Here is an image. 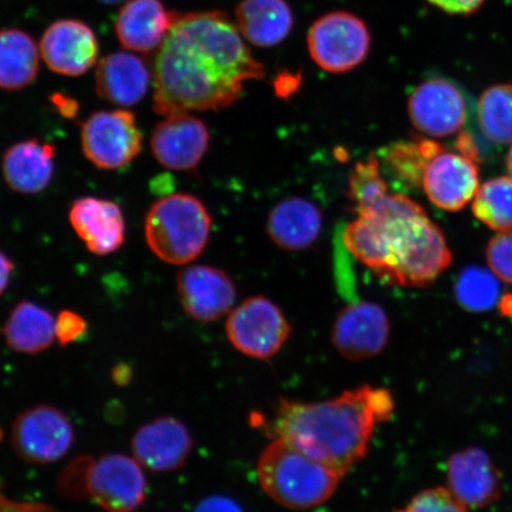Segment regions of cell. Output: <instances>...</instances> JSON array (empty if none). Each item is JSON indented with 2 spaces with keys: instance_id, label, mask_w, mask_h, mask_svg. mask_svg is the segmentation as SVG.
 Returning <instances> with one entry per match:
<instances>
[{
  "instance_id": "36",
  "label": "cell",
  "mask_w": 512,
  "mask_h": 512,
  "mask_svg": "<svg viewBox=\"0 0 512 512\" xmlns=\"http://www.w3.org/2000/svg\"><path fill=\"white\" fill-rule=\"evenodd\" d=\"M194 512H243V510L234 499L227 496L214 495L204 498L197 505Z\"/></svg>"
},
{
  "instance_id": "16",
  "label": "cell",
  "mask_w": 512,
  "mask_h": 512,
  "mask_svg": "<svg viewBox=\"0 0 512 512\" xmlns=\"http://www.w3.org/2000/svg\"><path fill=\"white\" fill-rule=\"evenodd\" d=\"M44 63L56 74L81 76L98 61L99 43L94 31L76 19H62L44 31L40 43Z\"/></svg>"
},
{
  "instance_id": "9",
  "label": "cell",
  "mask_w": 512,
  "mask_h": 512,
  "mask_svg": "<svg viewBox=\"0 0 512 512\" xmlns=\"http://www.w3.org/2000/svg\"><path fill=\"white\" fill-rule=\"evenodd\" d=\"M80 126L83 155L100 170L125 168L142 151V132L130 111L95 112Z\"/></svg>"
},
{
  "instance_id": "18",
  "label": "cell",
  "mask_w": 512,
  "mask_h": 512,
  "mask_svg": "<svg viewBox=\"0 0 512 512\" xmlns=\"http://www.w3.org/2000/svg\"><path fill=\"white\" fill-rule=\"evenodd\" d=\"M421 187L435 207L462 210L479 189L477 165L465 155L441 150L426 166Z\"/></svg>"
},
{
  "instance_id": "37",
  "label": "cell",
  "mask_w": 512,
  "mask_h": 512,
  "mask_svg": "<svg viewBox=\"0 0 512 512\" xmlns=\"http://www.w3.org/2000/svg\"><path fill=\"white\" fill-rule=\"evenodd\" d=\"M51 102H53L56 110L59 111L64 118H73L79 112L78 102L62 94L51 96Z\"/></svg>"
},
{
  "instance_id": "17",
  "label": "cell",
  "mask_w": 512,
  "mask_h": 512,
  "mask_svg": "<svg viewBox=\"0 0 512 512\" xmlns=\"http://www.w3.org/2000/svg\"><path fill=\"white\" fill-rule=\"evenodd\" d=\"M446 475L447 489L469 510L488 508L501 497V476L482 448L469 447L452 454Z\"/></svg>"
},
{
  "instance_id": "39",
  "label": "cell",
  "mask_w": 512,
  "mask_h": 512,
  "mask_svg": "<svg viewBox=\"0 0 512 512\" xmlns=\"http://www.w3.org/2000/svg\"><path fill=\"white\" fill-rule=\"evenodd\" d=\"M131 370L127 369L125 366H121L114 370L113 380L120 384H125L128 380H130Z\"/></svg>"
},
{
  "instance_id": "27",
  "label": "cell",
  "mask_w": 512,
  "mask_h": 512,
  "mask_svg": "<svg viewBox=\"0 0 512 512\" xmlns=\"http://www.w3.org/2000/svg\"><path fill=\"white\" fill-rule=\"evenodd\" d=\"M478 123L486 139L512 145V85L491 86L478 101Z\"/></svg>"
},
{
  "instance_id": "10",
  "label": "cell",
  "mask_w": 512,
  "mask_h": 512,
  "mask_svg": "<svg viewBox=\"0 0 512 512\" xmlns=\"http://www.w3.org/2000/svg\"><path fill=\"white\" fill-rule=\"evenodd\" d=\"M226 332L229 342L243 355L267 360L284 347L291 325L271 299L256 296L229 312Z\"/></svg>"
},
{
  "instance_id": "19",
  "label": "cell",
  "mask_w": 512,
  "mask_h": 512,
  "mask_svg": "<svg viewBox=\"0 0 512 512\" xmlns=\"http://www.w3.org/2000/svg\"><path fill=\"white\" fill-rule=\"evenodd\" d=\"M69 221L88 251L99 256L124 245L126 222L117 203L98 197H81L69 211Z\"/></svg>"
},
{
  "instance_id": "29",
  "label": "cell",
  "mask_w": 512,
  "mask_h": 512,
  "mask_svg": "<svg viewBox=\"0 0 512 512\" xmlns=\"http://www.w3.org/2000/svg\"><path fill=\"white\" fill-rule=\"evenodd\" d=\"M441 146L426 139L400 142L382 152V160L393 175L411 185L421 184L422 176L431 159L440 152Z\"/></svg>"
},
{
  "instance_id": "6",
  "label": "cell",
  "mask_w": 512,
  "mask_h": 512,
  "mask_svg": "<svg viewBox=\"0 0 512 512\" xmlns=\"http://www.w3.org/2000/svg\"><path fill=\"white\" fill-rule=\"evenodd\" d=\"M82 491L107 512H134L145 502L144 467L121 453L86 459Z\"/></svg>"
},
{
  "instance_id": "15",
  "label": "cell",
  "mask_w": 512,
  "mask_h": 512,
  "mask_svg": "<svg viewBox=\"0 0 512 512\" xmlns=\"http://www.w3.org/2000/svg\"><path fill=\"white\" fill-rule=\"evenodd\" d=\"M194 440L187 425L174 416H160L139 427L132 437V454L144 469L170 472L187 462Z\"/></svg>"
},
{
  "instance_id": "24",
  "label": "cell",
  "mask_w": 512,
  "mask_h": 512,
  "mask_svg": "<svg viewBox=\"0 0 512 512\" xmlns=\"http://www.w3.org/2000/svg\"><path fill=\"white\" fill-rule=\"evenodd\" d=\"M235 19L243 40L259 48L278 46L290 35L294 22L286 0H241Z\"/></svg>"
},
{
  "instance_id": "11",
  "label": "cell",
  "mask_w": 512,
  "mask_h": 512,
  "mask_svg": "<svg viewBox=\"0 0 512 512\" xmlns=\"http://www.w3.org/2000/svg\"><path fill=\"white\" fill-rule=\"evenodd\" d=\"M469 105L463 89L451 80L419 83L408 99V115L416 131L431 138L454 136L466 123Z\"/></svg>"
},
{
  "instance_id": "20",
  "label": "cell",
  "mask_w": 512,
  "mask_h": 512,
  "mask_svg": "<svg viewBox=\"0 0 512 512\" xmlns=\"http://www.w3.org/2000/svg\"><path fill=\"white\" fill-rule=\"evenodd\" d=\"M176 16L160 0H127L115 19V34L128 51L149 54L162 46Z\"/></svg>"
},
{
  "instance_id": "38",
  "label": "cell",
  "mask_w": 512,
  "mask_h": 512,
  "mask_svg": "<svg viewBox=\"0 0 512 512\" xmlns=\"http://www.w3.org/2000/svg\"><path fill=\"white\" fill-rule=\"evenodd\" d=\"M14 271V262L8 258V255L0 252V296H2L6 288H8Z\"/></svg>"
},
{
  "instance_id": "25",
  "label": "cell",
  "mask_w": 512,
  "mask_h": 512,
  "mask_svg": "<svg viewBox=\"0 0 512 512\" xmlns=\"http://www.w3.org/2000/svg\"><path fill=\"white\" fill-rule=\"evenodd\" d=\"M56 319L43 306L23 300L10 312L4 324L8 347L18 354L37 355L53 345Z\"/></svg>"
},
{
  "instance_id": "40",
  "label": "cell",
  "mask_w": 512,
  "mask_h": 512,
  "mask_svg": "<svg viewBox=\"0 0 512 512\" xmlns=\"http://www.w3.org/2000/svg\"><path fill=\"white\" fill-rule=\"evenodd\" d=\"M507 169L509 171L510 177H512V146L507 156Z\"/></svg>"
},
{
  "instance_id": "35",
  "label": "cell",
  "mask_w": 512,
  "mask_h": 512,
  "mask_svg": "<svg viewBox=\"0 0 512 512\" xmlns=\"http://www.w3.org/2000/svg\"><path fill=\"white\" fill-rule=\"evenodd\" d=\"M452 15H471L482 8L485 0H427Z\"/></svg>"
},
{
  "instance_id": "8",
  "label": "cell",
  "mask_w": 512,
  "mask_h": 512,
  "mask_svg": "<svg viewBox=\"0 0 512 512\" xmlns=\"http://www.w3.org/2000/svg\"><path fill=\"white\" fill-rule=\"evenodd\" d=\"M74 440V426L68 415L50 405L25 409L11 427L12 448L30 464L59 462L72 450Z\"/></svg>"
},
{
  "instance_id": "41",
  "label": "cell",
  "mask_w": 512,
  "mask_h": 512,
  "mask_svg": "<svg viewBox=\"0 0 512 512\" xmlns=\"http://www.w3.org/2000/svg\"><path fill=\"white\" fill-rule=\"evenodd\" d=\"M99 2L105 3V4H117L120 2H124V0H99Z\"/></svg>"
},
{
  "instance_id": "34",
  "label": "cell",
  "mask_w": 512,
  "mask_h": 512,
  "mask_svg": "<svg viewBox=\"0 0 512 512\" xmlns=\"http://www.w3.org/2000/svg\"><path fill=\"white\" fill-rule=\"evenodd\" d=\"M87 331L86 319L70 310H63L57 315L55 323L56 339L63 347L72 344Z\"/></svg>"
},
{
  "instance_id": "31",
  "label": "cell",
  "mask_w": 512,
  "mask_h": 512,
  "mask_svg": "<svg viewBox=\"0 0 512 512\" xmlns=\"http://www.w3.org/2000/svg\"><path fill=\"white\" fill-rule=\"evenodd\" d=\"M389 195L386 179L381 172L380 159L370 155L357 163L349 177L348 196L355 204V213L374 208Z\"/></svg>"
},
{
  "instance_id": "14",
  "label": "cell",
  "mask_w": 512,
  "mask_h": 512,
  "mask_svg": "<svg viewBox=\"0 0 512 512\" xmlns=\"http://www.w3.org/2000/svg\"><path fill=\"white\" fill-rule=\"evenodd\" d=\"M177 292L183 310L197 322L211 323L233 310L236 290L220 268L195 265L177 273Z\"/></svg>"
},
{
  "instance_id": "13",
  "label": "cell",
  "mask_w": 512,
  "mask_h": 512,
  "mask_svg": "<svg viewBox=\"0 0 512 512\" xmlns=\"http://www.w3.org/2000/svg\"><path fill=\"white\" fill-rule=\"evenodd\" d=\"M390 323L386 311L371 302L352 303L337 316L332 344L344 358L362 361L386 349Z\"/></svg>"
},
{
  "instance_id": "1",
  "label": "cell",
  "mask_w": 512,
  "mask_h": 512,
  "mask_svg": "<svg viewBox=\"0 0 512 512\" xmlns=\"http://www.w3.org/2000/svg\"><path fill=\"white\" fill-rule=\"evenodd\" d=\"M236 24L220 11L177 14L153 64V111H221L264 79Z\"/></svg>"
},
{
  "instance_id": "12",
  "label": "cell",
  "mask_w": 512,
  "mask_h": 512,
  "mask_svg": "<svg viewBox=\"0 0 512 512\" xmlns=\"http://www.w3.org/2000/svg\"><path fill=\"white\" fill-rule=\"evenodd\" d=\"M150 144L153 157L165 169L191 171L206 156L210 133L206 123L195 115L174 113L153 128Z\"/></svg>"
},
{
  "instance_id": "28",
  "label": "cell",
  "mask_w": 512,
  "mask_h": 512,
  "mask_svg": "<svg viewBox=\"0 0 512 512\" xmlns=\"http://www.w3.org/2000/svg\"><path fill=\"white\" fill-rule=\"evenodd\" d=\"M473 215L496 232L512 229V177H497L479 187Z\"/></svg>"
},
{
  "instance_id": "33",
  "label": "cell",
  "mask_w": 512,
  "mask_h": 512,
  "mask_svg": "<svg viewBox=\"0 0 512 512\" xmlns=\"http://www.w3.org/2000/svg\"><path fill=\"white\" fill-rule=\"evenodd\" d=\"M490 270L499 280L512 285V229L498 232L486 248Z\"/></svg>"
},
{
  "instance_id": "26",
  "label": "cell",
  "mask_w": 512,
  "mask_h": 512,
  "mask_svg": "<svg viewBox=\"0 0 512 512\" xmlns=\"http://www.w3.org/2000/svg\"><path fill=\"white\" fill-rule=\"evenodd\" d=\"M41 51L34 38L18 29L0 30V88L19 91L40 69Z\"/></svg>"
},
{
  "instance_id": "3",
  "label": "cell",
  "mask_w": 512,
  "mask_h": 512,
  "mask_svg": "<svg viewBox=\"0 0 512 512\" xmlns=\"http://www.w3.org/2000/svg\"><path fill=\"white\" fill-rule=\"evenodd\" d=\"M393 411L387 389L363 386L323 402L280 400L271 430L344 476L367 456L376 422Z\"/></svg>"
},
{
  "instance_id": "5",
  "label": "cell",
  "mask_w": 512,
  "mask_h": 512,
  "mask_svg": "<svg viewBox=\"0 0 512 512\" xmlns=\"http://www.w3.org/2000/svg\"><path fill=\"white\" fill-rule=\"evenodd\" d=\"M211 217L194 195L170 194L153 203L145 219V240L166 264L184 266L206 249Z\"/></svg>"
},
{
  "instance_id": "23",
  "label": "cell",
  "mask_w": 512,
  "mask_h": 512,
  "mask_svg": "<svg viewBox=\"0 0 512 512\" xmlns=\"http://www.w3.org/2000/svg\"><path fill=\"white\" fill-rule=\"evenodd\" d=\"M322 228V211L303 197H290L279 202L267 220L268 236L285 251H303L311 247Z\"/></svg>"
},
{
  "instance_id": "2",
  "label": "cell",
  "mask_w": 512,
  "mask_h": 512,
  "mask_svg": "<svg viewBox=\"0 0 512 512\" xmlns=\"http://www.w3.org/2000/svg\"><path fill=\"white\" fill-rule=\"evenodd\" d=\"M344 245L384 284L427 287L451 265L443 232L420 204L390 194L357 214L344 230Z\"/></svg>"
},
{
  "instance_id": "7",
  "label": "cell",
  "mask_w": 512,
  "mask_h": 512,
  "mask_svg": "<svg viewBox=\"0 0 512 512\" xmlns=\"http://www.w3.org/2000/svg\"><path fill=\"white\" fill-rule=\"evenodd\" d=\"M371 36L367 24L347 11L326 14L313 23L307 35L312 60L325 72L342 74L367 59Z\"/></svg>"
},
{
  "instance_id": "22",
  "label": "cell",
  "mask_w": 512,
  "mask_h": 512,
  "mask_svg": "<svg viewBox=\"0 0 512 512\" xmlns=\"http://www.w3.org/2000/svg\"><path fill=\"white\" fill-rule=\"evenodd\" d=\"M55 146L40 139H28L4 153L5 183L19 194L35 195L48 188L54 175Z\"/></svg>"
},
{
  "instance_id": "4",
  "label": "cell",
  "mask_w": 512,
  "mask_h": 512,
  "mask_svg": "<svg viewBox=\"0 0 512 512\" xmlns=\"http://www.w3.org/2000/svg\"><path fill=\"white\" fill-rule=\"evenodd\" d=\"M342 477L283 438H275L258 460L261 488L288 509L306 510L325 503Z\"/></svg>"
},
{
  "instance_id": "30",
  "label": "cell",
  "mask_w": 512,
  "mask_h": 512,
  "mask_svg": "<svg viewBox=\"0 0 512 512\" xmlns=\"http://www.w3.org/2000/svg\"><path fill=\"white\" fill-rule=\"evenodd\" d=\"M501 296L497 275L482 267H467L456 283V298L469 312H486L494 309Z\"/></svg>"
},
{
  "instance_id": "21",
  "label": "cell",
  "mask_w": 512,
  "mask_h": 512,
  "mask_svg": "<svg viewBox=\"0 0 512 512\" xmlns=\"http://www.w3.org/2000/svg\"><path fill=\"white\" fill-rule=\"evenodd\" d=\"M150 83L149 68L132 51H117L107 55L96 68V94L113 105L136 106L145 98Z\"/></svg>"
},
{
  "instance_id": "32",
  "label": "cell",
  "mask_w": 512,
  "mask_h": 512,
  "mask_svg": "<svg viewBox=\"0 0 512 512\" xmlns=\"http://www.w3.org/2000/svg\"><path fill=\"white\" fill-rule=\"evenodd\" d=\"M395 512H469L447 488H432L419 492L405 508Z\"/></svg>"
}]
</instances>
